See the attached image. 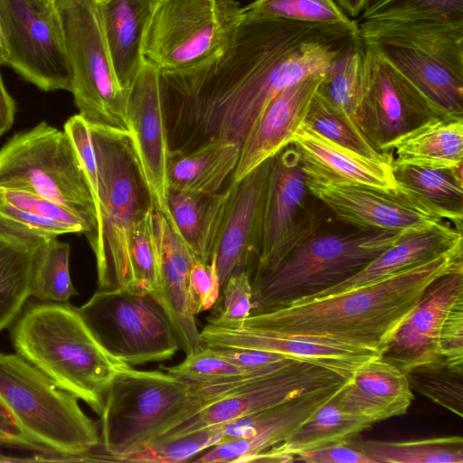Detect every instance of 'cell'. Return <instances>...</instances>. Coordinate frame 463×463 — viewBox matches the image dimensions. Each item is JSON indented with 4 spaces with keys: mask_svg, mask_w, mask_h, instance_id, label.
Listing matches in <instances>:
<instances>
[{
    "mask_svg": "<svg viewBox=\"0 0 463 463\" xmlns=\"http://www.w3.org/2000/svg\"><path fill=\"white\" fill-rule=\"evenodd\" d=\"M358 37V24L244 18L230 43L210 59L160 71L170 149L213 139L241 146L279 91L323 74Z\"/></svg>",
    "mask_w": 463,
    "mask_h": 463,
    "instance_id": "cell-1",
    "label": "cell"
},
{
    "mask_svg": "<svg viewBox=\"0 0 463 463\" xmlns=\"http://www.w3.org/2000/svg\"><path fill=\"white\" fill-rule=\"evenodd\" d=\"M458 271H463L462 244L351 290L250 315L243 327L367 349L381 355L428 287Z\"/></svg>",
    "mask_w": 463,
    "mask_h": 463,
    "instance_id": "cell-2",
    "label": "cell"
},
{
    "mask_svg": "<svg viewBox=\"0 0 463 463\" xmlns=\"http://www.w3.org/2000/svg\"><path fill=\"white\" fill-rule=\"evenodd\" d=\"M161 369V368H160ZM251 378L192 383L165 370L121 364L108 389L100 417L103 451L98 462L137 450L171 428L227 396Z\"/></svg>",
    "mask_w": 463,
    "mask_h": 463,
    "instance_id": "cell-3",
    "label": "cell"
},
{
    "mask_svg": "<svg viewBox=\"0 0 463 463\" xmlns=\"http://www.w3.org/2000/svg\"><path fill=\"white\" fill-rule=\"evenodd\" d=\"M11 338L16 354L101 415L121 364L98 342L78 308L67 302L31 306L16 320Z\"/></svg>",
    "mask_w": 463,
    "mask_h": 463,
    "instance_id": "cell-4",
    "label": "cell"
},
{
    "mask_svg": "<svg viewBox=\"0 0 463 463\" xmlns=\"http://www.w3.org/2000/svg\"><path fill=\"white\" fill-rule=\"evenodd\" d=\"M99 181L98 227L89 242L99 290L132 291L129 237L137 219L153 207L130 131L89 124Z\"/></svg>",
    "mask_w": 463,
    "mask_h": 463,
    "instance_id": "cell-5",
    "label": "cell"
},
{
    "mask_svg": "<svg viewBox=\"0 0 463 463\" xmlns=\"http://www.w3.org/2000/svg\"><path fill=\"white\" fill-rule=\"evenodd\" d=\"M358 32L441 113L463 117V19L364 21Z\"/></svg>",
    "mask_w": 463,
    "mask_h": 463,
    "instance_id": "cell-6",
    "label": "cell"
},
{
    "mask_svg": "<svg viewBox=\"0 0 463 463\" xmlns=\"http://www.w3.org/2000/svg\"><path fill=\"white\" fill-rule=\"evenodd\" d=\"M327 222L298 244L273 269L251 279V315L313 296L357 273L402 233L339 230Z\"/></svg>",
    "mask_w": 463,
    "mask_h": 463,
    "instance_id": "cell-7",
    "label": "cell"
},
{
    "mask_svg": "<svg viewBox=\"0 0 463 463\" xmlns=\"http://www.w3.org/2000/svg\"><path fill=\"white\" fill-rule=\"evenodd\" d=\"M0 402L43 451L65 461H91L101 446L98 423L72 393L18 354L0 353Z\"/></svg>",
    "mask_w": 463,
    "mask_h": 463,
    "instance_id": "cell-8",
    "label": "cell"
},
{
    "mask_svg": "<svg viewBox=\"0 0 463 463\" xmlns=\"http://www.w3.org/2000/svg\"><path fill=\"white\" fill-rule=\"evenodd\" d=\"M0 189L29 192L80 217L90 242L98 216L90 184L66 132L46 122L16 133L0 149Z\"/></svg>",
    "mask_w": 463,
    "mask_h": 463,
    "instance_id": "cell-9",
    "label": "cell"
},
{
    "mask_svg": "<svg viewBox=\"0 0 463 463\" xmlns=\"http://www.w3.org/2000/svg\"><path fill=\"white\" fill-rule=\"evenodd\" d=\"M61 21L71 90L79 115L89 124L130 131L127 91L108 49L97 0H56Z\"/></svg>",
    "mask_w": 463,
    "mask_h": 463,
    "instance_id": "cell-10",
    "label": "cell"
},
{
    "mask_svg": "<svg viewBox=\"0 0 463 463\" xmlns=\"http://www.w3.org/2000/svg\"><path fill=\"white\" fill-rule=\"evenodd\" d=\"M244 20L237 0H163L146 24L144 58L161 71L192 67L222 51Z\"/></svg>",
    "mask_w": 463,
    "mask_h": 463,
    "instance_id": "cell-11",
    "label": "cell"
},
{
    "mask_svg": "<svg viewBox=\"0 0 463 463\" xmlns=\"http://www.w3.org/2000/svg\"><path fill=\"white\" fill-rule=\"evenodd\" d=\"M78 309L98 342L121 364L164 362L181 348L166 313L150 295L98 289Z\"/></svg>",
    "mask_w": 463,
    "mask_h": 463,
    "instance_id": "cell-12",
    "label": "cell"
},
{
    "mask_svg": "<svg viewBox=\"0 0 463 463\" xmlns=\"http://www.w3.org/2000/svg\"><path fill=\"white\" fill-rule=\"evenodd\" d=\"M326 210L310 191L298 154L289 144L272 158L260 250L251 279L276 268L298 244L329 222Z\"/></svg>",
    "mask_w": 463,
    "mask_h": 463,
    "instance_id": "cell-13",
    "label": "cell"
},
{
    "mask_svg": "<svg viewBox=\"0 0 463 463\" xmlns=\"http://www.w3.org/2000/svg\"><path fill=\"white\" fill-rule=\"evenodd\" d=\"M7 64L44 91L71 90L56 0H0Z\"/></svg>",
    "mask_w": 463,
    "mask_h": 463,
    "instance_id": "cell-14",
    "label": "cell"
},
{
    "mask_svg": "<svg viewBox=\"0 0 463 463\" xmlns=\"http://www.w3.org/2000/svg\"><path fill=\"white\" fill-rule=\"evenodd\" d=\"M364 48L362 88L354 120L367 142L383 155L402 136L447 115L376 52Z\"/></svg>",
    "mask_w": 463,
    "mask_h": 463,
    "instance_id": "cell-15",
    "label": "cell"
},
{
    "mask_svg": "<svg viewBox=\"0 0 463 463\" xmlns=\"http://www.w3.org/2000/svg\"><path fill=\"white\" fill-rule=\"evenodd\" d=\"M349 378L325 384L288 401L222 424L218 444L191 461L247 463L282 443L324 404L335 396Z\"/></svg>",
    "mask_w": 463,
    "mask_h": 463,
    "instance_id": "cell-16",
    "label": "cell"
},
{
    "mask_svg": "<svg viewBox=\"0 0 463 463\" xmlns=\"http://www.w3.org/2000/svg\"><path fill=\"white\" fill-rule=\"evenodd\" d=\"M345 378L349 377L323 365L294 360L274 372L247 381L227 396L171 428L154 442L224 424Z\"/></svg>",
    "mask_w": 463,
    "mask_h": 463,
    "instance_id": "cell-17",
    "label": "cell"
},
{
    "mask_svg": "<svg viewBox=\"0 0 463 463\" xmlns=\"http://www.w3.org/2000/svg\"><path fill=\"white\" fill-rule=\"evenodd\" d=\"M127 113L153 208L169 222L166 200L170 146L160 70L146 59L127 91Z\"/></svg>",
    "mask_w": 463,
    "mask_h": 463,
    "instance_id": "cell-18",
    "label": "cell"
},
{
    "mask_svg": "<svg viewBox=\"0 0 463 463\" xmlns=\"http://www.w3.org/2000/svg\"><path fill=\"white\" fill-rule=\"evenodd\" d=\"M463 303V271L446 274L423 293L403 319L381 357L406 372L443 361L441 341L453 309Z\"/></svg>",
    "mask_w": 463,
    "mask_h": 463,
    "instance_id": "cell-19",
    "label": "cell"
},
{
    "mask_svg": "<svg viewBox=\"0 0 463 463\" xmlns=\"http://www.w3.org/2000/svg\"><path fill=\"white\" fill-rule=\"evenodd\" d=\"M307 184L335 219L354 228L402 233L446 221L399 192L333 184L308 177Z\"/></svg>",
    "mask_w": 463,
    "mask_h": 463,
    "instance_id": "cell-20",
    "label": "cell"
},
{
    "mask_svg": "<svg viewBox=\"0 0 463 463\" xmlns=\"http://www.w3.org/2000/svg\"><path fill=\"white\" fill-rule=\"evenodd\" d=\"M272 158L237 183L211 260L215 266L221 289L233 275L247 272L252 278L257 267Z\"/></svg>",
    "mask_w": 463,
    "mask_h": 463,
    "instance_id": "cell-21",
    "label": "cell"
},
{
    "mask_svg": "<svg viewBox=\"0 0 463 463\" xmlns=\"http://www.w3.org/2000/svg\"><path fill=\"white\" fill-rule=\"evenodd\" d=\"M290 144L310 179L398 193L392 168L383 158L369 157L336 144L304 123Z\"/></svg>",
    "mask_w": 463,
    "mask_h": 463,
    "instance_id": "cell-22",
    "label": "cell"
},
{
    "mask_svg": "<svg viewBox=\"0 0 463 463\" xmlns=\"http://www.w3.org/2000/svg\"><path fill=\"white\" fill-rule=\"evenodd\" d=\"M323 74L308 77L284 89L269 102L241 146L232 176L233 182H241L290 144L304 121Z\"/></svg>",
    "mask_w": 463,
    "mask_h": 463,
    "instance_id": "cell-23",
    "label": "cell"
},
{
    "mask_svg": "<svg viewBox=\"0 0 463 463\" xmlns=\"http://www.w3.org/2000/svg\"><path fill=\"white\" fill-rule=\"evenodd\" d=\"M200 337L204 346L241 347L272 352L323 365L349 378L360 364L380 356L378 353L367 349L244 327L232 329L207 324L200 331Z\"/></svg>",
    "mask_w": 463,
    "mask_h": 463,
    "instance_id": "cell-24",
    "label": "cell"
},
{
    "mask_svg": "<svg viewBox=\"0 0 463 463\" xmlns=\"http://www.w3.org/2000/svg\"><path fill=\"white\" fill-rule=\"evenodd\" d=\"M161 255V285L154 298L166 313L185 354L204 347L193 311L189 275L197 260L162 213L154 210Z\"/></svg>",
    "mask_w": 463,
    "mask_h": 463,
    "instance_id": "cell-25",
    "label": "cell"
},
{
    "mask_svg": "<svg viewBox=\"0 0 463 463\" xmlns=\"http://www.w3.org/2000/svg\"><path fill=\"white\" fill-rule=\"evenodd\" d=\"M412 400L405 372L381 356L360 364L338 393L344 412L372 424L407 413Z\"/></svg>",
    "mask_w": 463,
    "mask_h": 463,
    "instance_id": "cell-26",
    "label": "cell"
},
{
    "mask_svg": "<svg viewBox=\"0 0 463 463\" xmlns=\"http://www.w3.org/2000/svg\"><path fill=\"white\" fill-rule=\"evenodd\" d=\"M462 243V229L457 228L449 221H441L423 229L403 232L390 247L349 279L295 302L351 290L430 260Z\"/></svg>",
    "mask_w": 463,
    "mask_h": 463,
    "instance_id": "cell-27",
    "label": "cell"
},
{
    "mask_svg": "<svg viewBox=\"0 0 463 463\" xmlns=\"http://www.w3.org/2000/svg\"><path fill=\"white\" fill-rule=\"evenodd\" d=\"M236 186L231 179L224 189L212 194L168 188L169 223L198 261L211 262Z\"/></svg>",
    "mask_w": 463,
    "mask_h": 463,
    "instance_id": "cell-28",
    "label": "cell"
},
{
    "mask_svg": "<svg viewBox=\"0 0 463 463\" xmlns=\"http://www.w3.org/2000/svg\"><path fill=\"white\" fill-rule=\"evenodd\" d=\"M156 4L155 0L99 2L103 31L112 65L126 91L144 63L143 36Z\"/></svg>",
    "mask_w": 463,
    "mask_h": 463,
    "instance_id": "cell-29",
    "label": "cell"
},
{
    "mask_svg": "<svg viewBox=\"0 0 463 463\" xmlns=\"http://www.w3.org/2000/svg\"><path fill=\"white\" fill-rule=\"evenodd\" d=\"M391 165L453 168L463 164V117L441 116L411 130L383 152Z\"/></svg>",
    "mask_w": 463,
    "mask_h": 463,
    "instance_id": "cell-30",
    "label": "cell"
},
{
    "mask_svg": "<svg viewBox=\"0 0 463 463\" xmlns=\"http://www.w3.org/2000/svg\"><path fill=\"white\" fill-rule=\"evenodd\" d=\"M241 146L213 139L192 149H170L167 163L168 188L212 194L225 188L237 166Z\"/></svg>",
    "mask_w": 463,
    "mask_h": 463,
    "instance_id": "cell-31",
    "label": "cell"
},
{
    "mask_svg": "<svg viewBox=\"0 0 463 463\" xmlns=\"http://www.w3.org/2000/svg\"><path fill=\"white\" fill-rule=\"evenodd\" d=\"M463 164L453 168L392 166L398 192L462 229Z\"/></svg>",
    "mask_w": 463,
    "mask_h": 463,
    "instance_id": "cell-32",
    "label": "cell"
},
{
    "mask_svg": "<svg viewBox=\"0 0 463 463\" xmlns=\"http://www.w3.org/2000/svg\"><path fill=\"white\" fill-rule=\"evenodd\" d=\"M338 393L285 441L256 456L252 462H293L295 456L300 452L349 442L354 436L369 429L372 423L340 409Z\"/></svg>",
    "mask_w": 463,
    "mask_h": 463,
    "instance_id": "cell-33",
    "label": "cell"
},
{
    "mask_svg": "<svg viewBox=\"0 0 463 463\" xmlns=\"http://www.w3.org/2000/svg\"><path fill=\"white\" fill-rule=\"evenodd\" d=\"M46 240L0 228V332L16 320L31 297L37 255Z\"/></svg>",
    "mask_w": 463,
    "mask_h": 463,
    "instance_id": "cell-34",
    "label": "cell"
},
{
    "mask_svg": "<svg viewBox=\"0 0 463 463\" xmlns=\"http://www.w3.org/2000/svg\"><path fill=\"white\" fill-rule=\"evenodd\" d=\"M351 444L374 463H462L463 439L460 436L416 440H364Z\"/></svg>",
    "mask_w": 463,
    "mask_h": 463,
    "instance_id": "cell-35",
    "label": "cell"
},
{
    "mask_svg": "<svg viewBox=\"0 0 463 463\" xmlns=\"http://www.w3.org/2000/svg\"><path fill=\"white\" fill-rule=\"evenodd\" d=\"M364 51L359 36L327 67L317 90L353 118L362 88Z\"/></svg>",
    "mask_w": 463,
    "mask_h": 463,
    "instance_id": "cell-36",
    "label": "cell"
},
{
    "mask_svg": "<svg viewBox=\"0 0 463 463\" xmlns=\"http://www.w3.org/2000/svg\"><path fill=\"white\" fill-rule=\"evenodd\" d=\"M129 258L133 280L131 292L154 298L161 285V255L153 207L134 223L129 237Z\"/></svg>",
    "mask_w": 463,
    "mask_h": 463,
    "instance_id": "cell-37",
    "label": "cell"
},
{
    "mask_svg": "<svg viewBox=\"0 0 463 463\" xmlns=\"http://www.w3.org/2000/svg\"><path fill=\"white\" fill-rule=\"evenodd\" d=\"M70 245L57 238L41 246L31 284V297L42 302L66 303L77 295L69 270Z\"/></svg>",
    "mask_w": 463,
    "mask_h": 463,
    "instance_id": "cell-38",
    "label": "cell"
},
{
    "mask_svg": "<svg viewBox=\"0 0 463 463\" xmlns=\"http://www.w3.org/2000/svg\"><path fill=\"white\" fill-rule=\"evenodd\" d=\"M247 19H284L303 23L354 25L335 0H254L243 7Z\"/></svg>",
    "mask_w": 463,
    "mask_h": 463,
    "instance_id": "cell-39",
    "label": "cell"
},
{
    "mask_svg": "<svg viewBox=\"0 0 463 463\" xmlns=\"http://www.w3.org/2000/svg\"><path fill=\"white\" fill-rule=\"evenodd\" d=\"M303 123L336 144L369 157L385 159L367 142L354 118L317 92L309 104Z\"/></svg>",
    "mask_w": 463,
    "mask_h": 463,
    "instance_id": "cell-40",
    "label": "cell"
},
{
    "mask_svg": "<svg viewBox=\"0 0 463 463\" xmlns=\"http://www.w3.org/2000/svg\"><path fill=\"white\" fill-rule=\"evenodd\" d=\"M411 390L450 412L463 416V368L439 361L405 372Z\"/></svg>",
    "mask_w": 463,
    "mask_h": 463,
    "instance_id": "cell-41",
    "label": "cell"
},
{
    "mask_svg": "<svg viewBox=\"0 0 463 463\" xmlns=\"http://www.w3.org/2000/svg\"><path fill=\"white\" fill-rule=\"evenodd\" d=\"M222 425L210 426L172 439L150 443L133 452L116 456L110 462L177 463L190 461L203 451L218 444Z\"/></svg>",
    "mask_w": 463,
    "mask_h": 463,
    "instance_id": "cell-42",
    "label": "cell"
},
{
    "mask_svg": "<svg viewBox=\"0 0 463 463\" xmlns=\"http://www.w3.org/2000/svg\"><path fill=\"white\" fill-rule=\"evenodd\" d=\"M364 21L463 19V0H370Z\"/></svg>",
    "mask_w": 463,
    "mask_h": 463,
    "instance_id": "cell-43",
    "label": "cell"
},
{
    "mask_svg": "<svg viewBox=\"0 0 463 463\" xmlns=\"http://www.w3.org/2000/svg\"><path fill=\"white\" fill-rule=\"evenodd\" d=\"M211 308L207 324L232 329L242 328L252 310L250 276L247 272L232 276Z\"/></svg>",
    "mask_w": 463,
    "mask_h": 463,
    "instance_id": "cell-44",
    "label": "cell"
},
{
    "mask_svg": "<svg viewBox=\"0 0 463 463\" xmlns=\"http://www.w3.org/2000/svg\"><path fill=\"white\" fill-rule=\"evenodd\" d=\"M161 369L192 383H207L238 377H259L263 373L245 371L222 358L213 347L190 354L180 364L173 366H160ZM267 374V373H266Z\"/></svg>",
    "mask_w": 463,
    "mask_h": 463,
    "instance_id": "cell-45",
    "label": "cell"
},
{
    "mask_svg": "<svg viewBox=\"0 0 463 463\" xmlns=\"http://www.w3.org/2000/svg\"><path fill=\"white\" fill-rule=\"evenodd\" d=\"M0 228L19 234L43 239L58 238L75 232L72 228L33 213L0 200Z\"/></svg>",
    "mask_w": 463,
    "mask_h": 463,
    "instance_id": "cell-46",
    "label": "cell"
},
{
    "mask_svg": "<svg viewBox=\"0 0 463 463\" xmlns=\"http://www.w3.org/2000/svg\"><path fill=\"white\" fill-rule=\"evenodd\" d=\"M0 200L19 209L39 214L50 220L68 225L75 232H88L85 222L63 206L37 194L20 191L0 189Z\"/></svg>",
    "mask_w": 463,
    "mask_h": 463,
    "instance_id": "cell-47",
    "label": "cell"
},
{
    "mask_svg": "<svg viewBox=\"0 0 463 463\" xmlns=\"http://www.w3.org/2000/svg\"><path fill=\"white\" fill-rule=\"evenodd\" d=\"M189 291L194 315L211 309L217 301L221 286L213 261L196 260L190 270Z\"/></svg>",
    "mask_w": 463,
    "mask_h": 463,
    "instance_id": "cell-48",
    "label": "cell"
},
{
    "mask_svg": "<svg viewBox=\"0 0 463 463\" xmlns=\"http://www.w3.org/2000/svg\"><path fill=\"white\" fill-rule=\"evenodd\" d=\"M216 354L230 364L245 371L269 373L297 360L279 354L251 348L213 347Z\"/></svg>",
    "mask_w": 463,
    "mask_h": 463,
    "instance_id": "cell-49",
    "label": "cell"
},
{
    "mask_svg": "<svg viewBox=\"0 0 463 463\" xmlns=\"http://www.w3.org/2000/svg\"><path fill=\"white\" fill-rule=\"evenodd\" d=\"M350 441L300 452L295 456L293 461L307 463H374L364 452L354 448Z\"/></svg>",
    "mask_w": 463,
    "mask_h": 463,
    "instance_id": "cell-50",
    "label": "cell"
},
{
    "mask_svg": "<svg viewBox=\"0 0 463 463\" xmlns=\"http://www.w3.org/2000/svg\"><path fill=\"white\" fill-rule=\"evenodd\" d=\"M0 442L33 449L43 453V449L33 442L18 426L12 415L0 402ZM44 454V453H43Z\"/></svg>",
    "mask_w": 463,
    "mask_h": 463,
    "instance_id": "cell-51",
    "label": "cell"
},
{
    "mask_svg": "<svg viewBox=\"0 0 463 463\" xmlns=\"http://www.w3.org/2000/svg\"><path fill=\"white\" fill-rule=\"evenodd\" d=\"M14 114V100L6 90L0 74V137L12 127Z\"/></svg>",
    "mask_w": 463,
    "mask_h": 463,
    "instance_id": "cell-52",
    "label": "cell"
},
{
    "mask_svg": "<svg viewBox=\"0 0 463 463\" xmlns=\"http://www.w3.org/2000/svg\"><path fill=\"white\" fill-rule=\"evenodd\" d=\"M348 17H356L363 12L370 0H335Z\"/></svg>",
    "mask_w": 463,
    "mask_h": 463,
    "instance_id": "cell-53",
    "label": "cell"
},
{
    "mask_svg": "<svg viewBox=\"0 0 463 463\" xmlns=\"http://www.w3.org/2000/svg\"><path fill=\"white\" fill-rule=\"evenodd\" d=\"M8 61V53L5 46V42L4 38V33L2 31L1 24H0V68L7 64Z\"/></svg>",
    "mask_w": 463,
    "mask_h": 463,
    "instance_id": "cell-54",
    "label": "cell"
},
{
    "mask_svg": "<svg viewBox=\"0 0 463 463\" xmlns=\"http://www.w3.org/2000/svg\"><path fill=\"white\" fill-rule=\"evenodd\" d=\"M98 2H103V1H106V0H97Z\"/></svg>",
    "mask_w": 463,
    "mask_h": 463,
    "instance_id": "cell-55",
    "label": "cell"
},
{
    "mask_svg": "<svg viewBox=\"0 0 463 463\" xmlns=\"http://www.w3.org/2000/svg\"><path fill=\"white\" fill-rule=\"evenodd\" d=\"M155 1H156V2H160V1H163V0H155Z\"/></svg>",
    "mask_w": 463,
    "mask_h": 463,
    "instance_id": "cell-56",
    "label": "cell"
}]
</instances>
